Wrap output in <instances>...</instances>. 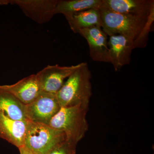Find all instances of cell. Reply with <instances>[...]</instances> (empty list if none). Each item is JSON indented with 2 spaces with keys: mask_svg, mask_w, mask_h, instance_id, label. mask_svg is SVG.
Here are the masks:
<instances>
[{
  "mask_svg": "<svg viewBox=\"0 0 154 154\" xmlns=\"http://www.w3.org/2000/svg\"><path fill=\"white\" fill-rule=\"evenodd\" d=\"M99 11L101 28L107 36L122 35L132 39L134 43L154 22V12L149 17L121 14L110 11L103 4Z\"/></svg>",
  "mask_w": 154,
  "mask_h": 154,
  "instance_id": "cell-1",
  "label": "cell"
},
{
  "mask_svg": "<svg viewBox=\"0 0 154 154\" xmlns=\"http://www.w3.org/2000/svg\"><path fill=\"white\" fill-rule=\"evenodd\" d=\"M91 77L88 63H82L57 93L61 107L78 105L89 106L92 95Z\"/></svg>",
  "mask_w": 154,
  "mask_h": 154,
  "instance_id": "cell-2",
  "label": "cell"
},
{
  "mask_svg": "<svg viewBox=\"0 0 154 154\" xmlns=\"http://www.w3.org/2000/svg\"><path fill=\"white\" fill-rule=\"evenodd\" d=\"M89 106L78 105L62 107L51 119L48 125L63 131L66 140L78 144L88 131L86 116Z\"/></svg>",
  "mask_w": 154,
  "mask_h": 154,
  "instance_id": "cell-3",
  "label": "cell"
},
{
  "mask_svg": "<svg viewBox=\"0 0 154 154\" xmlns=\"http://www.w3.org/2000/svg\"><path fill=\"white\" fill-rule=\"evenodd\" d=\"M66 140L63 131L48 125L28 121L24 146L35 154H47Z\"/></svg>",
  "mask_w": 154,
  "mask_h": 154,
  "instance_id": "cell-4",
  "label": "cell"
},
{
  "mask_svg": "<svg viewBox=\"0 0 154 154\" xmlns=\"http://www.w3.org/2000/svg\"><path fill=\"white\" fill-rule=\"evenodd\" d=\"M60 108L56 94L41 92L34 101L25 105V113L28 121L48 125Z\"/></svg>",
  "mask_w": 154,
  "mask_h": 154,
  "instance_id": "cell-5",
  "label": "cell"
},
{
  "mask_svg": "<svg viewBox=\"0 0 154 154\" xmlns=\"http://www.w3.org/2000/svg\"><path fill=\"white\" fill-rule=\"evenodd\" d=\"M48 65L36 74L41 92L56 94L63 85L65 80L81 66Z\"/></svg>",
  "mask_w": 154,
  "mask_h": 154,
  "instance_id": "cell-6",
  "label": "cell"
},
{
  "mask_svg": "<svg viewBox=\"0 0 154 154\" xmlns=\"http://www.w3.org/2000/svg\"><path fill=\"white\" fill-rule=\"evenodd\" d=\"M58 0H12L26 17L42 24L48 22L55 15Z\"/></svg>",
  "mask_w": 154,
  "mask_h": 154,
  "instance_id": "cell-7",
  "label": "cell"
},
{
  "mask_svg": "<svg viewBox=\"0 0 154 154\" xmlns=\"http://www.w3.org/2000/svg\"><path fill=\"white\" fill-rule=\"evenodd\" d=\"M109 63L113 65L115 71L129 64L131 60L134 42L132 39L120 35L108 36Z\"/></svg>",
  "mask_w": 154,
  "mask_h": 154,
  "instance_id": "cell-8",
  "label": "cell"
},
{
  "mask_svg": "<svg viewBox=\"0 0 154 154\" xmlns=\"http://www.w3.org/2000/svg\"><path fill=\"white\" fill-rule=\"evenodd\" d=\"M88 42L90 57L94 61L109 63L108 36L100 26L80 30L79 33Z\"/></svg>",
  "mask_w": 154,
  "mask_h": 154,
  "instance_id": "cell-9",
  "label": "cell"
},
{
  "mask_svg": "<svg viewBox=\"0 0 154 154\" xmlns=\"http://www.w3.org/2000/svg\"><path fill=\"white\" fill-rule=\"evenodd\" d=\"M103 5L121 14L149 17L154 12L153 0H102Z\"/></svg>",
  "mask_w": 154,
  "mask_h": 154,
  "instance_id": "cell-10",
  "label": "cell"
},
{
  "mask_svg": "<svg viewBox=\"0 0 154 154\" xmlns=\"http://www.w3.org/2000/svg\"><path fill=\"white\" fill-rule=\"evenodd\" d=\"M0 88L11 93L25 105L34 101L41 92L36 74L25 77L13 85H0Z\"/></svg>",
  "mask_w": 154,
  "mask_h": 154,
  "instance_id": "cell-11",
  "label": "cell"
},
{
  "mask_svg": "<svg viewBox=\"0 0 154 154\" xmlns=\"http://www.w3.org/2000/svg\"><path fill=\"white\" fill-rule=\"evenodd\" d=\"M28 122L11 119L0 112V137L18 148L22 146Z\"/></svg>",
  "mask_w": 154,
  "mask_h": 154,
  "instance_id": "cell-12",
  "label": "cell"
},
{
  "mask_svg": "<svg viewBox=\"0 0 154 154\" xmlns=\"http://www.w3.org/2000/svg\"><path fill=\"white\" fill-rule=\"evenodd\" d=\"M70 28L75 33L80 30L95 26L101 27V13L99 9H91L66 18Z\"/></svg>",
  "mask_w": 154,
  "mask_h": 154,
  "instance_id": "cell-13",
  "label": "cell"
},
{
  "mask_svg": "<svg viewBox=\"0 0 154 154\" xmlns=\"http://www.w3.org/2000/svg\"><path fill=\"white\" fill-rule=\"evenodd\" d=\"M102 5V0H58L55 14H63L66 18L90 9L99 10Z\"/></svg>",
  "mask_w": 154,
  "mask_h": 154,
  "instance_id": "cell-14",
  "label": "cell"
},
{
  "mask_svg": "<svg viewBox=\"0 0 154 154\" xmlns=\"http://www.w3.org/2000/svg\"><path fill=\"white\" fill-rule=\"evenodd\" d=\"M0 112L14 120L28 121L25 105L8 91L0 88Z\"/></svg>",
  "mask_w": 154,
  "mask_h": 154,
  "instance_id": "cell-15",
  "label": "cell"
},
{
  "mask_svg": "<svg viewBox=\"0 0 154 154\" xmlns=\"http://www.w3.org/2000/svg\"><path fill=\"white\" fill-rule=\"evenodd\" d=\"M77 144L66 140L55 147L47 154H75Z\"/></svg>",
  "mask_w": 154,
  "mask_h": 154,
  "instance_id": "cell-16",
  "label": "cell"
},
{
  "mask_svg": "<svg viewBox=\"0 0 154 154\" xmlns=\"http://www.w3.org/2000/svg\"><path fill=\"white\" fill-rule=\"evenodd\" d=\"M20 154H35L24 147V146L19 148Z\"/></svg>",
  "mask_w": 154,
  "mask_h": 154,
  "instance_id": "cell-17",
  "label": "cell"
}]
</instances>
